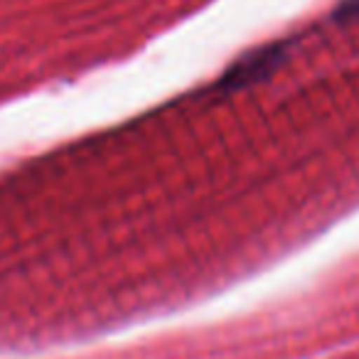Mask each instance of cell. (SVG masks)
<instances>
[{
	"mask_svg": "<svg viewBox=\"0 0 359 359\" xmlns=\"http://www.w3.org/2000/svg\"><path fill=\"white\" fill-rule=\"evenodd\" d=\"M339 13H342L344 18H359V0H344Z\"/></svg>",
	"mask_w": 359,
	"mask_h": 359,
	"instance_id": "2",
	"label": "cell"
},
{
	"mask_svg": "<svg viewBox=\"0 0 359 359\" xmlns=\"http://www.w3.org/2000/svg\"><path fill=\"white\" fill-rule=\"evenodd\" d=\"M278 60H280L278 50H261L256 55H249L229 72V81L231 84H246L251 79H261L266 72L273 69V65Z\"/></svg>",
	"mask_w": 359,
	"mask_h": 359,
	"instance_id": "1",
	"label": "cell"
}]
</instances>
